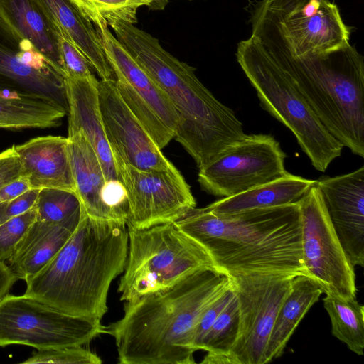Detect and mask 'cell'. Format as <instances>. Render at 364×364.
<instances>
[{"mask_svg": "<svg viewBox=\"0 0 364 364\" xmlns=\"http://www.w3.org/2000/svg\"><path fill=\"white\" fill-rule=\"evenodd\" d=\"M230 288L228 277L203 269L175 285L124 301L106 326L121 364L195 363L192 340L203 313Z\"/></svg>", "mask_w": 364, "mask_h": 364, "instance_id": "cell-1", "label": "cell"}, {"mask_svg": "<svg viewBox=\"0 0 364 364\" xmlns=\"http://www.w3.org/2000/svg\"><path fill=\"white\" fill-rule=\"evenodd\" d=\"M175 224L204 249L214 269L227 277L306 275L298 203L223 215L194 208Z\"/></svg>", "mask_w": 364, "mask_h": 364, "instance_id": "cell-2", "label": "cell"}, {"mask_svg": "<svg viewBox=\"0 0 364 364\" xmlns=\"http://www.w3.org/2000/svg\"><path fill=\"white\" fill-rule=\"evenodd\" d=\"M108 26L168 99L178 118L174 138L199 169L246 136L234 111L200 81L196 68L172 55L159 39L134 24L114 21Z\"/></svg>", "mask_w": 364, "mask_h": 364, "instance_id": "cell-3", "label": "cell"}, {"mask_svg": "<svg viewBox=\"0 0 364 364\" xmlns=\"http://www.w3.org/2000/svg\"><path fill=\"white\" fill-rule=\"evenodd\" d=\"M128 243L125 223L97 220L84 211L59 252L26 281L24 294L66 314L101 321L111 283L124 272Z\"/></svg>", "mask_w": 364, "mask_h": 364, "instance_id": "cell-4", "label": "cell"}, {"mask_svg": "<svg viewBox=\"0 0 364 364\" xmlns=\"http://www.w3.org/2000/svg\"><path fill=\"white\" fill-rule=\"evenodd\" d=\"M267 50L329 133L364 158L363 55L350 43L327 53L300 58Z\"/></svg>", "mask_w": 364, "mask_h": 364, "instance_id": "cell-5", "label": "cell"}, {"mask_svg": "<svg viewBox=\"0 0 364 364\" xmlns=\"http://www.w3.org/2000/svg\"><path fill=\"white\" fill-rule=\"evenodd\" d=\"M237 61L261 106L295 136L317 171L324 172L343 146L321 123L294 84L255 37L240 41Z\"/></svg>", "mask_w": 364, "mask_h": 364, "instance_id": "cell-6", "label": "cell"}, {"mask_svg": "<svg viewBox=\"0 0 364 364\" xmlns=\"http://www.w3.org/2000/svg\"><path fill=\"white\" fill-rule=\"evenodd\" d=\"M245 9L251 36L267 49L291 58L321 55L350 43L352 27L330 0H254Z\"/></svg>", "mask_w": 364, "mask_h": 364, "instance_id": "cell-7", "label": "cell"}, {"mask_svg": "<svg viewBox=\"0 0 364 364\" xmlns=\"http://www.w3.org/2000/svg\"><path fill=\"white\" fill-rule=\"evenodd\" d=\"M127 227L128 254L118 287L122 301L169 288L200 269H214L204 249L175 223Z\"/></svg>", "mask_w": 364, "mask_h": 364, "instance_id": "cell-8", "label": "cell"}, {"mask_svg": "<svg viewBox=\"0 0 364 364\" xmlns=\"http://www.w3.org/2000/svg\"><path fill=\"white\" fill-rule=\"evenodd\" d=\"M106 333L100 320L63 312L35 298L0 299V346L21 344L38 350L84 346Z\"/></svg>", "mask_w": 364, "mask_h": 364, "instance_id": "cell-9", "label": "cell"}, {"mask_svg": "<svg viewBox=\"0 0 364 364\" xmlns=\"http://www.w3.org/2000/svg\"><path fill=\"white\" fill-rule=\"evenodd\" d=\"M295 276L254 273L228 277L238 304L239 329L220 364H265L268 338Z\"/></svg>", "mask_w": 364, "mask_h": 364, "instance_id": "cell-10", "label": "cell"}, {"mask_svg": "<svg viewBox=\"0 0 364 364\" xmlns=\"http://www.w3.org/2000/svg\"><path fill=\"white\" fill-rule=\"evenodd\" d=\"M301 215L302 257L306 275L323 294L355 299V267L333 228L314 185L298 202Z\"/></svg>", "mask_w": 364, "mask_h": 364, "instance_id": "cell-11", "label": "cell"}, {"mask_svg": "<svg viewBox=\"0 0 364 364\" xmlns=\"http://www.w3.org/2000/svg\"><path fill=\"white\" fill-rule=\"evenodd\" d=\"M116 76L118 92L159 149L174 138L178 118L160 87L100 21L94 23Z\"/></svg>", "mask_w": 364, "mask_h": 364, "instance_id": "cell-12", "label": "cell"}, {"mask_svg": "<svg viewBox=\"0 0 364 364\" xmlns=\"http://www.w3.org/2000/svg\"><path fill=\"white\" fill-rule=\"evenodd\" d=\"M286 154L270 134H247L199 169L198 183L215 196H232L285 176Z\"/></svg>", "mask_w": 364, "mask_h": 364, "instance_id": "cell-13", "label": "cell"}, {"mask_svg": "<svg viewBox=\"0 0 364 364\" xmlns=\"http://www.w3.org/2000/svg\"><path fill=\"white\" fill-rule=\"evenodd\" d=\"M119 182L129 205L127 226L144 228L175 223L196 208L191 188L173 166L142 171L114 158Z\"/></svg>", "mask_w": 364, "mask_h": 364, "instance_id": "cell-14", "label": "cell"}, {"mask_svg": "<svg viewBox=\"0 0 364 364\" xmlns=\"http://www.w3.org/2000/svg\"><path fill=\"white\" fill-rule=\"evenodd\" d=\"M97 89L102 121L114 159L142 171L166 170L173 166L124 102L115 80H100Z\"/></svg>", "mask_w": 364, "mask_h": 364, "instance_id": "cell-15", "label": "cell"}, {"mask_svg": "<svg viewBox=\"0 0 364 364\" xmlns=\"http://www.w3.org/2000/svg\"><path fill=\"white\" fill-rule=\"evenodd\" d=\"M316 187L351 264L364 266V166L344 175L323 176Z\"/></svg>", "mask_w": 364, "mask_h": 364, "instance_id": "cell-16", "label": "cell"}, {"mask_svg": "<svg viewBox=\"0 0 364 364\" xmlns=\"http://www.w3.org/2000/svg\"><path fill=\"white\" fill-rule=\"evenodd\" d=\"M64 77L33 44L19 40L0 21V87L49 97L68 109Z\"/></svg>", "mask_w": 364, "mask_h": 364, "instance_id": "cell-17", "label": "cell"}, {"mask_svg": "<svg viewBox=\"0 0 364 364\" xmlns=\"http://www.w3.org/2000/svg\"><path fill=\"white\" fill-rule=\"evenodd\" d=\"M68 133L81 131L95 151L107 182L119 181L114 156L107 141L98 101V80L65 77Z\"/></svg>", "mask_w": 364, "mask_h": 364, "instance_id": "cell-18", "label": "cell"}, {"mask_svg": "<svg viewBox=\"0 0 364 364\" xmlns=\"http://www.w3.org/2000/svg\"><path fill=\"white\" fill-rule=\"evenodd\" d=\"M14 148L21 163V176L27 179L31 189L75 192L68 137L38 136Z\"/></svg>", "mask_w": 364, "mask_h": 364, "instance_id": "cell-19", "label": "cell"}, {"mask_svg": "<svg viewBox=\"0 0 364 364\" xmlns=\"http://www.w3.org/2000/svg\"><path fill=\"white\" fill-rule=\"evenodd\" d=\"M33 1L51 27L60 28L68 36L101 80H116L96 28L68 0Z\"/></svg>", "mask_w": 364, "mask_h": 364, "instance_id": "cell-20", "label": "cell"}, {"mask_svg": "<svg viewBox=\"0 0 364 364\" xmlns=\"http://www.w3.org/2000/svg\"><path fill=\"white\" fill-rule=\"evenodd\" d=\"M68 139L75 192L85 213L97 220L116 221L103 201L107 181L95 151L81 131L68 133Z\"/></svg>", "mask_w": 364, "mask_h": 364, "instance_id": "cell-21", "label": "cell"}, {"mask_svg": "<svg viewBox=\"0 0 364 364\" xmlns=\"http://www.w3.org/2000/svg\"><path fill=\"white\" fill-rule=\"evenodd\" d=\"M0 21L19 40H27L64 77L53 29L33 0H0Z\"/></svg>", "mask_w": 364, "mask_h": 364, "instance_id": "cell-22", "label": "cell"}, {"mask_svg": "<svg viewBox=\"0 0 364 364\" xmlns=\"http://www.w3.org/2000/svg\"><path fill=\"white\" fill-rule=\"evenodd\" d=\"M74 231L36 219L14 247L7 266L17 279L26 281L54 257Z\"/></svg>", "mask_w": 364, "mask_h": 364, "instance_id": "cell-23", "label": "cell"}, {"mask_svg": "<svg viewBox=\"0 0 364 364\" xmlns=\"http://www.w3.org/2000/svg\"><path fill=\"white\" fill-rule=\"evenodd\" d=\"M316 182V180L307 179L288 172L272 181L232 196L222 198L205 209L215 215H223L252 209L294 204L298 203Z\"/></svg>", "mask_w": 364, "mask_h": 364, "instance_id": "cell-24", "label": "cell"}, {"mask_svg": "<svg viewBox=\"0 0 364 364\" xmlns=\"http://www.w3.org/2000/svg\"><path fill=\"white\" fill-rule=\"evenodd\" d=\"M67 113L63 105L49 97L0 87V129L55 127Z\"/></svg>", "mask_w": 364, "mask_h": 364, "instance_id": "cell-25", "label": "cell"}, {"mask_svg": "<svg viewBox=\"0 0 364 364\" xmlns=\"http://www.w3.org/2000/svg\"><path fill=\"white\" fill-rule=\"evenodd\" d=\"M323 294L321 287L309 277H294L291 290L277 314L268 338L265 363L279 358L299 322Z\"/></svg>", "mask_w": 364, "mask_h": 364, "instance_id": "cell-26", "label": "cell"}, {"mask_svg": "<svg viewBox=\"0 0 364 364\" xmlns=\"http://www.w3.org/2000/svg\"><path fill=\"white\" fill-rule=\"evenodd\" d=\"M323 306L332 334L358 355L364 354V306L355 299L326 295Z\"/></svg>", "mask_w": 364, "mask_h": 364, "instance_id": "cell-27", "label": "cell"}, {"mask_svg": "<svg viewBox=\"0 0 364 364\" xmlns=\"http://www.w3.org/2000/svg\"><path fill=\"white\" fill-rule=\"evenodd\" d=\"M36 219L75 230L84 213L76 192L41 188L34 205Z\"/></svg>", "mask_w": 364, "mask_h": 364, "instance_id": "cell-28", "label": "cell"}, {"mask_svg": "<svg viewBox=\"0 0 364 364\" xmlns=\"http://www.w3.org/2000/svg\"><path fill=\"white\" fill-rule=\"evenodd\" d=\"M239 309L236 296H232L220 313L203 338L200 350L207 351L201 363L220 364L229 353L237 337Z\"/></svg>", "mask_w": 364, "mask_h": 364, "instance_id": "cell-29", "label": "cell"}, {"mask_svg": "<svg viewBox=\"0 0 364 364\" xmlns=\"http://www.w3.org/2000/svg\"><path fill=\"white\" fill-rule=\"evenodd\" d=\"M81 15L92 24L102 21L108 24L114 21L134 24L141 6H148L151 0H68Z\"/></svg>", "mask_w": 364, "mask_h": 364, "instance_id": "cell-30", "label": "cell"}, {"mask_svg": "<svg viewBox=\"0 0 364 364\" xmlns=\"http://www.w3.org/2000/svg\"><path fill=\"white\" fill-rule=\"evenodd\" d=\"M101 358L82 346L63 347L38 351L22 362L25 364H100Z\"/></svg>", "mask_w": 364, "mask_h": 364, "instance_id": "cell-31", "label": "cell"}, {"mask_svg": "<svg viewBox=\"0 0 364 364\" xmlns=\"http://www.w3.org/2000/svg\"><path fill=\"white\" fill-rule=\"evenodd\" d=\"M36 220L33 206L28 211L0 224V262L5 263L14 247Z\"/></svg>", "mask_w": 364, "mask_h": 364, "instance_id": "cell-32", "label": "cell"}, {"mask_svg": "<svg viewBox=\"0 0 364 364\" xmlns=\"http://www.w3.org/2000/svg\"><path fill=\"white\" fill-rule=\"evenodd\" d=\"M57 39L65 77H89L93 70L85 56L73 43L68 36L58 28H52Z\"/></svg>", "mask_w": 364, "mask_h": 364, "instance_id": "cell-33", "label": "cell"}, {"mask_svg": "<svg viewBox=\"0 0 364 364\" xmlns=\"http://www.w3.org/2000/svg\"><path fill=\"white\" fill-rule=\"evenodd\" d=\"M233 291L231 287L218 298L201 315L193 333L192 348L196 350L200 348L203 338L208 333L217 317L225 308L232 296Z\"/></svg>", "mask_w": 364, "mask_h": 364, "instance_id": "cell-34", "label": "cell"}, {"mask_svg": "<svg viewBox=\"0 0 364 364\" xmlns=\"http://www.w3.org/2000/svg\"><path fill=\"white\" fill-rule=\"evenodd\" d=\"M38 192L39 189H30L14 200L0 203V224L32 208Z\"/></svg>", "mask_w": 364, "mask_h": 364, "instance_id": "cell-35", "label": "cell"}, {"mask_svg": "<svg viewBox=\"0 0 364 364\" xmlns=\"http://www.w3.org/2000/svg\"><path fill=\"white\" fill-rule=\"evenodd\" d=\"M21 176V166L14 145L0 152V188Z\"/></svg>", "mask_w": 364, "mask_h": 364, "instance_id": "cell-36", "label": "cell"}, {"mask_svg": "<svg viewBox=\"0 0 364 364\" xmlns=\"http://www.w3.org/2000/svg\"><path fill=\"white\" fill-rule=\"evenodd\" d=\"M30 189L27 179L21 176L0 188V203L14 200Z\"/></svg>", "mask_w": 364, "mask_h": 364, "instance_id": "cell-37", "label": "cell"}, {"mask_svg": "<svg viewBox=\"0 0 364 364\" xmlns=\"http://www.w3.org/2000/svg\"><path fill=\"white\" fill-rule=\"evenodd\" d=\"M16 280L7 264L0 262V299L8 294Z\"/></svg>", "mask_w": 364, "mask_h": 364, "instance_id": "cell-38", "label": "cell"}, {"mask_svg": "<svg viewBox=\"0 0 364 364\" xmlns=\"http://www.w3.org/2000/svg\"><path fill=\"white\" fill-rule=\"evenodd\" d=\"M169 0H151L147 6L150 10L162 11L168 4Z\"/></svg>", "mask_w": 364, "mask_h": 364, "instance_id": "cell-39", "label": "cell"}, {"mask_svg": "<svg viewBox=\"0 0 364 364\" xmlns=\"http://www.w3.org/2000/svg\"><path fill=\"white\" fill-rule=\"evenodd\" d=\"M188 1H192V0H188Z\"/></svg>", "mask_w": 364, "mask_h": 364, "instance_id": "cell-40", "label": "cell"}]
</instances>
